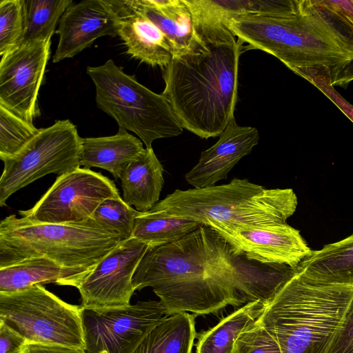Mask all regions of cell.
<instances>
[{
    "label": "cell",
    "mask_w": 353,
    "mask_h": 353,
    "mask_svg": "<svg viewBox=\"0 0 353 353\" xmlns=\"http://www.w3.org/2000/svg\"><path fill=\"white\" fill-rule=\"evenodd\" d=\"M283 280L278 268L248 265L221 236L201 225L177 241L148 247L132 283L135 290L151 287L170 315H203L228 305L266 304Z\"/></svg>",
    "instance_id": "obj_1"
},
{
    "label": "cell",
    "mask_w": 353,
    "mask_h": 353,
    "mask_svg": "<svg viewBox=\"0 0 353 353\" xmlns=\"http://www.w3.org/2000/svg\"><path fill=\"white\" fill-rule=\"evenodd\" d=\"M194 21L196 39L165 67L162 94L183 128L208 139L234 120L241 48L223 22Z\"/></svg>",
    "instance_id": "obj_2"
},
{
    "label": "cell",
    "mask_w": 353,
    "mask_h": 353,
    "mask_svg": "<svg viewBox=\"0 0 353 353\" xmlns=\"http://www.w3.org/2000/svg\"><path fill=\"white\" fill-rule=\"evenodd\" d=\"M353 301V283L310 279L296 269L259 321L281 353H325Z\"/></svg>",
    "instance_id": "obj_3"
},
{
    "label": "cell",
    "mask_w": 353,
    "mask_h": 353,
    "mask_svg": "<svg viewBox=\"0 0 353 353\" xmlns=\"http://www.w3.org/2000/svg\"><path fill=\"white\" fill-rule=\"evenodd\" d=\"M297 205L291 188L268 189L247 179H233L226 184L176 190L152 208L216 230L286 223Z\"/></svg>",
    "instance_id": "obj_4"
},
{
    "label": "cell",
    "mask_w": 353,
    "mask_h": 353,
    "mask_svg": "<svg viewBox=\"0 0 353 353\" xmlns=\"http://www.w3.org/2000/svg\"><path fill=\"white\" fill-rule=\"evenodd\" d=\"M223 23L239 41L274 56L296 74L312 68L330 70L353 57L302 0L296 14H246Z\"/></svg>",
    "instance_id": "obj_5"
},
{
    "label": "cell",
    "mask_w": 353,
    "mask_h": 353,
    "mask_svg": "<svg viewBox=\"0 0 353 353\" xmlns=\"http://www.w3.org/2000/svg\"><path fill=\"white\" fill-rule=\"evenodd\" d=\"M121 241L93 218L48 223L12 214L0 222V268L43 257L65 268L92 270Z\"/></svg>",
    "instance_id": "obj_6"
},
{
    "label": "cell",
    "mask_w": 353,
    "mask_h": 353,
    "mask_svg": "<svg viewBox=\"0 0 353 353\" xmlns=\"http://www.w3.org/2000/svg\"><path fill=\"white\" fill-rule=\"evenodd\" d=\"M87 74L96 89L97 107L113 118L119 130L135 133L151 148L154 141L183 132L170 102L125 73L113 60L88 66Z\"/></svg>",
    "instance_id": "obj_7"
},
{
    "label": "cell",
    "mask_w": 353,
    "mask_h": 353,
    "mask_svg": "<svg viewBox=\"0 0 353 353\" xmlns=\"http://www.w3.org/2000/svg\"><path fill=\"white\" fill-rule=\"evenodd\" d=\"M84 309L68 303L42 285L12 293H0V319L30 344L85 350Z\"/></svg>",
    "instance_id": "obj_8"
},
{
    "label": "cell",
    "mask_w": 353,
    "mask_h": 353,
    "mask_svg": "<svg viewBox=\"0 0 353 353\" xmlns=\"http://www.w3.org/2000/svg\"><path fill=\"white\" fill-rule=\"evenodd\" d=\"M81 137L68 119L40 129L14 155L3 159L0 205L17 191L49 174L58 176L80 168Z\"/></svg>",
    "instance_id": "obj_9"
},
{
    "label": "cell",
    "mask_w": 353,
    "mask_h": 353,
    "mask_svg": "<svg viewBox=\"0 0 353 353\" xmlns=\"http://www.w3.org/2000/svg\"><path fill=\"white\" fill-rule=\"evenodd\" d=\"M121 196L113 181L81 167L58 176L54 183L22 217L48 223L84 222L105 199Z\"/></svg>",
    "instance_id": "obj_10"
},
{
    "label": "cell",
    "mask_w": 353,
    "mask_h": 353,
    "mask_svg": "<svg viewBox=\"0 0 353 353\" xmlns=\"http://www.w3.org/2000/svg\"><path fill=\"white\" fill-rule=\"evenodd\" d=\"M170 316L161 302L138 301L103 312L84 310L86 353H134L158 322Z\"/></svg>",
    "instance_id": "obj_11"
},
{
    "label": "cell",
    "mask_w": 353,
    "mask_h": 353,
    "mask_svg": "<svg viewBox=\"0 0 353 353\" xmlns=\"http://www.w3.org/2000/svg\"><path fill=\"white\" fill-rule=\"evenodd\" d=\"M148 247L133 237L121 241L78 286L82 307L103 312L131 305L133 276Z\"/></svg>",
    "instance_id": "obj_12"
},
{
    "label": "cell",
    "mask_w": 353,
    "mask_h": 353,
    "mask_svg": "<svg viewBox=\"0 0 353 353\" xmlns=\"http://www.w3.org/2000/svg\"><path fill=\"white\" fill-rule=\"evenodd\" d=\"M51 40L23 42L1 56L0 105L33 124Z\"/></svg>",
    "instance_id": "obj_13"
},
{
    "label": "cell",
    "mask_w": 353,
    "mask_h": 353,
    "mask_svg": "<svg viewBox=\"0 0 353 353\" xmlns=\"http://www.w3.org/2000/svg\"><path fill=\"white\" fill-rule=\"evenodd\" d=\"M237 256L266 265L292 269L312 252L300 231L286 223L213 230Z\"/></svg>",
    "instance_id": "obj_14"
},
{
    "label": "cell",
    "mask_w": 353,
    "mask_h": 353,
    "mask_svg": "<svg viewBox=\"0 0 353 353\" xmlns=\"http://www.w3.org/2000/svg\"><path fill=\"white\" fill-rule=\"evenodd\" d=\"M121 19L112 1L73 2L59 21L53 63L74 57L101 37L118 35Z\"/></svg>",
    "instance_id": "obj_15"
},
{
    "label": "cell",
    "mask_w": 353,
    "mask_h": 353,
    "mask_svg": "<svg viewBox=\"0 0 353 353\" xmlns=\"http://www.w3.org/2000/svg\"><path fill=\"white\" fill-rule=\"evenodd\" d=\"M256 128L240 126L233 120L219 136L217 142L201 153L198 163L185 175L194 188L215 185L258 144Z\"/></svg>",
    "instance_id": "obj_16"
},
{
    "label": "cell",
    "mask_w": 353,
    "mask_h": 353,
    "mask_svg": "<svg viewBox=\"0 0 353 353\" xmlns=\"http://www.w3.org/2000/svg\"><path fill=\"white\" fill-rule=\"evenodd\" d=\"M112 2L121 18L118 35L128 54L150 65L165 68L175 53L165 35L144 14L130 7L127 0Z\"/></svg>",
    "instance_id": "obj_17"
},
{
    "label": "cell",
    "mask_w": 353,
    "mask_h": 353,
    "mask_svg": "<svg viewBox=\"0 0 353 353\" xmlns=\"http://www.w3.org/2000/svg\"><path fill=\"white\" fill-rule=\"evenodd\" d=\"M91 271L65 268L46 258H30L0 268V293L15 292L47 283L77 288Z\"/></svg>",
    "instance_id": "obj_18"
},
{
    "label": "cell",
    "mask_w": 353,
    "mask_h": 353,
    "mask_svg": "<svg viewBox=\"0 0 353 353\" xmlns=\"http://www.w3.org/2000/svg\"><path fill=\"white\" fill-rule=\"evenodd\" d=\"M170 41L174 55L188 50L197 37L195 21L184 0H127Z\"/></svg>",
    "instance_id": "obj_19"
},
{
    "label": "cell",
    "mask_w": 353,
    "mask_h": 353,
    "mask_svg": "<svg viewBox=\"0 0 353 353\" xmlns=\"http://www.w3.org/2000/svg\"><path fill=\"white\" fill-rule=\"evenodd\" d=\"M145 150L140 139L119 130L112 136L81 138L80 163L83 168H99L119 179L122 171Z\"/></svg>",
    "instance_id": "obj_20"
},
{
    "label": "cell",
    "mask_w": 353,
    "mask_h": 353,
    "mask_svg": "<svg viewBox=\"0 0 353 353\" xmlns=\"http://www.w3.org/2000/svg\"><path fill=\"white\" fill-rule=\"evenodd\" d=\"M163 171L152 148H145L120 175L123 200L139 212L150 210L159 201L164 183Z\"/></svg>",
    "instance_id": "obj_21"
},
{
    "label": "cell",
    "mask_w": 353,
    "mask_h": 353,
    "mask_svg": "<svg viewBox=\"0 0 353 353\" xmlns=\"http://www.w3.org/2000/svg\"><path fill=\"white\" fill-rule=\"evenodd\" d=\"M196 20L223 22L246 14L290 15L300 11L301 0H184Z\"/></svg>",
    "instance_id": "obj_22"
},
{
    "label": "cell",
    "mask_w": 353,
    "mask_h": 353,
    "mask_svg": "<svg viewBox=\"0 0 353 353\" xmlns=\"http://www.w3.org/2000/svg\"><path fill=\"white\" fill-rule=\"evenodd\" d=\"M294 269L317 281L353 283V234L312 250Z\"/></svg>",
    "instance_id": "obj_23"
},
{
    "label": "cell",
    "mask_w": 353,
    "mask_h": 353,
    "mask_svg": "<svg viewBox=\"0 0 353 353\" xmlns=\"http://www.w3.org/2000/svg\"><path fill=\"white\" fill-rule=\"evenodd\" d=\"M195 315L182 312L158 322L134 353H192L196 336Z\"/></svg>",
    "instance_id": "obj_24"
},
{
    "label": "cell",
    "mask_w": 353,
    "mask_h": 353,
    "mask_svg": "<svg viewBox=\"0 0 353 353\" xmlns=\"http://www.w3.org/2000/svg\"><path fill=\"white\" fill-rule=\"evenodd\" d=\"M201 225L189 218L151 208L136 217L132 237L149 247H158L184 238Z\"/></svg>",
    "instance_id": "obj_25"
},
{
    "label": "cell",
    "mask_w": 353,
    "mask_h": 353,
    "mask_svg": "<svg viewBox=\"0 0 353 353\" xmlns=\"http://www.w3.org/2000/svg\"><path fill=\"white\" fill-rule=\"evenodd\" d=\"M265 306L261 301L248 302L222 319L214 327L199 335L196 353H234L237 336L260 317Z\"/></svg>",
    "instance_id": "obj_26"
},
{
    "label": "cell",
    "mask_w": 353,
    "mask_h": 353,
    "mask_svg": "<svg viewBox=\"0 0 353 353\" xmlns=\"http://www.w3.org/2000/svg\"><path fill=\"white\" fill-rule=\"evenodd\" d=\"M72 0H25L26 29L24 41L51 40L58 21Z\"/></svg>",
    "instance_id": "obj_27"
},
{
    "label": "cell",
    "mask_w": 353,
    "mask_h": 353,
    "mask_svg": "<svg viewBox=\"0 0 353 353\" xmlns=\"http://www.w3.org/2000/svg\"><path fill=\"white\" fill-rule=\"evenodd\" d=\"M303 3L353 53V0H303Z\"/></svg>",
    "instance_id": "obj_28"
},
{
    "label": "cell",
    "mask_w": 353,
    "mask_h": 353,
    "mask_svg": "<svg viewBox=\"0 0 353 353\" xmlns=\"http://www.w3.org/2000/svg\"><path fill=\"white\" fill-rule=\"evenodd\" d=\"M33 124L0 105V158L19 152L39 132Z\"/></svg>",
    "instance_id": "obj_29"
},
{
    "label": "cell",
    "mask_w": 353,
    "mask_h": 353,
    "mask_svg": "<svg viewBox=\"0 0 353 353\" xmlns=\"http://www.w3.org/2000/svg\"><path fill=\"white\" fill-rule=\"evenodd\" d=\"M140 213L128 205L121 196L105 199L92 218L103 227L116 232L121 241L132 237L134 221Z\"/></svg>",
    "instance_id": "obj_30"
},
{
    "label": "cell",
    "mask_w": 353,
    "mask_h": 353,
    "mask_svg": "<svg viewBox=\"0 0 353 353\" xmlns=\"http://www.w3.org/2000/svg\"><path fill=\"white\" fill-rule=\"evenodd\" d=\"M26 29L25 0L0 2V55L20 46Z\"/></svg>",
    "instance_id": "obj_31"
},
{
    "label": "cell",
    "mask_w": 353,
    "mask_h": 353,
    "mask_svg": "<svg viewBox=\"0 0 353 353\" xmlns=\"http://www.w3.org/2000/svg\"><path fill=\"white\" fill-rule=\"evenodd\" d=\"M234 353H281L279 345L259 321L245 328L234 342Z\"/></svg>",
    "instance_id": "obj_32"
},
{
    "label": "cell",
    "mask_w": 353,
    "mask_h": 353,
    "mask_svg": "<svg viewBox=\"0 0 353 353\" xmlns=\"http://www.w3.org/2000/svg\"><path fill=\"white\" fill-rule=\"evenodd\" d=\"M325 353H353V301L344 323Z\"/></svg>",
    "instance_id": "obj_33"
},
{
    "label": "cell",
    "mask_w": 353,
    "mask_h": 353,
    "mask_svg": "<svg viewBox=\"0 0 353 353\" xmlns=\"http://www.w3.org/2000/svg\"><path fill=\"white\" fill-rule=\"evenodd\" d=\"M29 344L19 332L0 319V353H24Z\"/></svg>",
    "instance_id": "obj_34"
},
{
    "label": "cell",
    "mask_w": 353,
    "mask_h": 353,
    "mask_svg": "<svg viewBox=\"0 0 353 353\" xmlns=\"http://www.w3.org/2000/svg\"><path fill=\"white\" fill-rule=\"evenodd\" d=\"M331 86H347L353 81V57L328 72Z\"/></svg>",
    "instance_id": "obj_35"
},
{
    "label": "cell",
    "mask_w": 353,
    "mask_h": 353,
    "mask_svg": "<svg viewBox=\"0 0 353 353\" xmlns=\"http://www.w3.org/2000/svg\"><path fill=\"white\" fill-rule=\"evenodd\" d=\"M24 353H86L83 349L29 344Z\"/></svg>",
    "instance_id": "obj_36"
}]
</instances>
